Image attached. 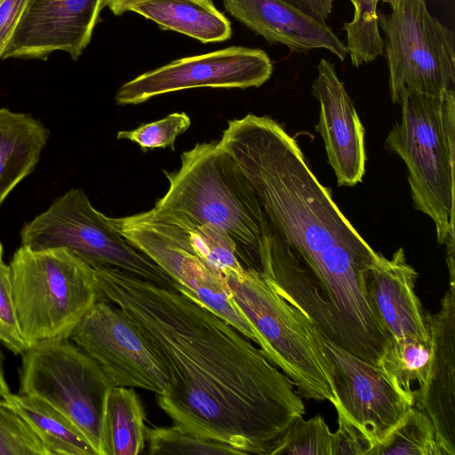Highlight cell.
I'll return each mask as SVG.
<instances>
[{
	"instance_id": "cell-1",
	"label": "cell",
	"mask_w": 455,
	"mask_h": 455,
	"mask_svg": "<svg viewBox=\"0 0 455 455\" xmlns=\"http://www.w3.org/2000/svg\"><path fill=\"white\" fill-rule=\"evenodd\" d=\"M94 274L100 296L124 312L162 366L169 390L156 400L174 425L242 454L273 455L306 409L265 353L187 292L115 267Z\"/></svg>"
},
{
	"instance_id": "cell-2",
	"label": "cell",
	"mask_w": 455,
	"mask_h": 455,
	"mask_svg": "<svg viewBox=\"0 0 455 455\" xmlns=\"http://www.w3.org/2000/svg\"><path fill=\"white\" fill-rule=\"evenodd\" d=\"M219 142L251 182L272 230L297 255L275 262L270 284L331 340L377 364L390 336L368 280L381 254L341 212L276 121L253 114L229 120Z\"/></svg>"
},
{
	"instance_id": "cell-3",
	"label": "cell",
	"mask_w": 455,
	"mask_h": 455,
	"mask_svg": "<svg viewBox=\"0 0 455 455\" xmlns=\"http://www.w3.org/2000/svg\"><path fill=\"white\" fill-rule=\"evenodd\" d=\"M169 187L153 209L183 212L227 235L244 267L259 272L272 228L247 177L219 141L196 144L180 156V166L164 171Z\"/></svg>"
},
{
	"instance_id": "cell-4",
	"label": "cell",
	"mask_w": 455,
	"mask_h": 455,
	"mask_svg": "<svg viewBox=\"0 0 455 455\" xmlns=\"http://www.w3.org/2000/svg\"><path fill=\"white\" fill-rule=\"evenodd\" d=\"M401 119L386 145L408 170L413 204L434 222L436 240L454 264L455 91L427 94L403 91Z\"/></svg>"
},
{
	"instance_id": "cell-5",
	"label": "cell",
	"mask_w": 455,
	"mask_h": 455,
	"mask_svg": "<svg viewBox=\"0 0 455 455\" xmlns=\"http://www.w3.org/2000/svg\"><path fill=\"white\" fill-rule=\"evenodd\" d=\"M9 265L27 347L41 340L69 339L100 298L94 268L66 249L20 245Z\"/></svg>"
},
{
	"instance_id": "cell-6",
	"label": "cell",
	"mask_w": 455,
	"mask_h": 455,
	"mask_svg": "<svg viewBox=\"0 0 455 455\" xmlns=\"http://www.w3.org/2000/svg\"><path fill=\"white\" fill-rule=\"evenodd\" d=\"M223 277L231 298L265 340L267 357L288 377L297 393L334 405L330 369L307 317L253 268Z\"/></svg>"
},
{
	"instance_id": "cell-7",
	"label": "cell",
	"mask_w": 455,
	"mask_h": 455,
	"mask_svg": "<svg viewBox=\"0 0 455 455\" xmlns=\"http://www.w3.org/2000/svg\"><path fill=\"white\" fill-rule=\"evenodd\" d=\"M20 245L35 250L63 248L93 268L115 267L163 287L178 283L148 256L130 243L91 204L82 188H71L25 223Z\"/></svg>"
},
{
	"instance_id": "cell-8",
	"label": "cell",
	"mask_w": 455,
	"mask_h": 455,
	"mask_svg": "<svg viewBox=\"0 0 455 455\" xmlns=\"http://www.w3.org/2000/svg\"><path fill=\"white\" fill-rule=\"evenodd\" d=\"M19 393L47 403L82 433L95 455L103 452L105 402L112 383L69 339L37 341L21 355Z\"/></svg>"
},
{
	"instance_id": "cell-9",
	"label": "cell",
	"mask_w": 455,
	"mask_h": 455,
	"mask_svg": "<svg viewBox=\"0 0 455 455\" xmlns=\"http://www.w3.org/2000/svg\"><path fill=\"white\" fill-rule=\"evenodd\" d=\"M377 10L384 32L389 92L398 103L403 91L440 94L455 91V36L427 9L426 0H395Z\"/></svg>"
},
{
	"instance_id": "cell-10",
	"label": "cell",
	"mask_w": 455,
	"mask_h": 455,
	"mask_svg": "<svg viewBox=\"0 0 455 455\" xmlns=\"http://www.w3.org/2000/svg\"><path fill=\"white\" fill-rule=\"evenodd\" d=\"M109 220L122 236L178 283L179 291L197 299L266 353L265 340L231 298L224 277L195 251L179 227L163 221L152 210Z\"/></svg>"
},
{
	"instance_id": "cell-11",
	"label": "cell",
	"mask_w": 455,
	"mask_h": 455,
	"mask_svg": "<svg viewBox=\"0 0 455 455\" xmlns=\"http://www.w3.org/2000/svg\"><path fill=\"white\" fill-rule=\"evenodd\" d=\"M69 339L101 368L113 386L156 395L168 392L169 380L142 336L118 306L101 296Z\"/></svg>"
},
{
	"instance_id": "cell-12",
	"label": "cell",
	"mask_w": 455,
	"mask_h": 455,
	"mask_svg": "<svg viewBox=\"0 0 455 455\" xmlns=\"http://www.w3.org/2000/svg\"><path fill=\"white\" fill-rule=\"evenodd\" d=\"M272 72V61L263 50L230 46L145 72L120 86L115 99L117 105H137L187 89L259 87Z\"/></svg>"
},
{
	"instance_id": "cell-13",
	"label": "cell",
	"mask_w": 455,
	"mask_h": 455,
	"mask_svg": "<svg viewBox=\"0 0 455 455\" xmlns=\"http://www.w3.org/2000/svg\"><path fill=\"white\" fill-rule=\"evenodd\" d=\"M329 366L340 411L373 446L382 442L412 406L376 364L342 348L313 325Z\"/></svg>"
},
{
	"instance_id": "cell-14",
	"label": "cell",
	"mask_w": 455,
	"mask_h": 455,
	"mask_svg": "<svg viewBox=\"0 0 455 455\" xmlns=\"http://www.w3.org/2000/svg\"><path fill=\"white\" fill-rule=\"evenodd\" d=\"M105 0H28L2 59L77 60L89 44Z\"/></svg>"
},
{
	"instance_id": "cell-15",
	"label": "cell",
	"mask_w": 455,
	"mask_h": 455,
	"mask_svg": "<svg viewBox=\"0 0 455 455\" xmlns=\"http://www.w3.org/2000/svg\"><path fill=\"white\" fill-rule=\"evenodd\" d=\"M312 94L320 106L315 129L323 140L338 185L353 187L362 182L366 162L364 128L329 60L322 59L317 66Z\"/></svg>"
},
{
	"instance_id": "cell-16",
	"label": "cell",
	"mask_w": 455,
	"mask_h": 455,
	"mask_svg": "<svg viewBox=\"0 0 455 455\" xmlns=\"http://www.w3.org/2000/svg\"><path fill=\"white\" fill-rule=\"evenodd\" d=\"M430 359L415 404L433 422L445 455H455V285H450L435 314H426Z\"/></svg>"
},
{
	"instance_id": "cell-17",
	"label": "cell",
	"mask_w": 455,
	"mask_h": 455,
	"mask_svg": "<svg viewBox=\"0 0 455 455\" xmlns=\"http://www.w3.org/2000/svg\"><path fill=\"white\" fill-rule=\"evenodd\" d=\"M233 18L269 44H281L302 52L325 49L343 61L346 44L331 28L285 0H223Z\"/></svg>"
},
{
	"instance_id": "cell-18",
	"label": "cell",
	"mask_w": 455,
	"mask_h": 455,
	"mask_svg": "<svg viewBox=\"0 0 455 455\" xmlns=\"http://www.w3.org/2000/svg\"><path fill=\"white\" fill-rule=\"evenodd\" d=\"M418 275L403 248L391 259L381 255L370 273L371 301L381 324L394 339L430 340L426 313L415 291Z\"/></svg>"
},
{
	"instance_id": "cell-19",
	"label": "cell",
	"mask_w": 455,
	"mask_h": 455,
	"mask_svg": "<svg viewBox=\"0 0 455 455\" xmlns=\"http://www.w3.org/2000/svg\"><path fill=\"white\" fill-rule=\"evenodd\" d=\"M47 140L46 128L31 115L0 108V207L33 172Z\"/></svg>"
},
{
	"instance_id": "cell-20",
	"label": "cell",
	"mask_w": 455,
	"mask_h": 455,
	"mask_svg": "<svg viewBox=\"0 0 455 455\" xmlns=\"http://www.w3.org/2000/svg\"><path fill=\"white\" fill-rule=\"evenodd\" d=\"M131 11L153 20L161 29L181 33L203 44L223 42L232 36L229 20L212 1L152 0Z\"/></svg>"
},
{
	"instance_id": "cell-21",
	"label": "cell",
	"mask_w": 455,
	"mask_h": 455,
	"mask_svg": "<svg viewBox=\"0 0 455 455\" xmlns=\"http://www.w3.org/2000/svg\"><path fill=\"white\" fill-rule=\"evenodd\" d=\"M3 398L30 427L49 455H95L78 428L47 403L20 393Z\"/></svg>"
},
{
	"instance_id": "cell-22",
	"label": "cell",
	"mask_w": 455,
	"mask_h": 455,
	"mask_svg": "<svg viewBox=\"0 0 455 455\" xmlns=\"http://www.w3.org/2000/svg\"><path fill=\"white\" fill-rule=\"evenodd\" d=\"M140 399L132 387H111L103 417L104 455H139L145 449L147 426Z\"/></svg>"
},
{
	"instance_id": "cell-23",
	"label": "cell",
	"mask_w": 455,
	"mask_h": 455,
	"mask_svg": "<svg viewBox=\"0 0 455 455\" xmlns=\"http://www.w3.org/2000/svg\"><path fill=\"white\" fill-rule=\"evenodd\" d=\"M151 210L163 221L179 227L195 251L222 276L244 269L235 243L227 235L178 211Z\"/></svg>"
},
{
	"instance_id": "cell-24",
	"label": "cell",
	"mask_w": 455,
	"mask_h": 455,
	"mask_svg": "<svg viewBox=\"0 0 455 455\" xmlns=\"http://www.w3.org/2000/svg\"><path fill=\"white\" fill-rule=\"evenodd\" d=\"M430 350V340L390 337L377 363V366L411 405L415 404L416 397V391L411 386L415 382L421 386L424 382Z\"/></svg>"
},
{
	"instance_id": "cell-25",
	"label": "cell",
	"mask_w": 455,
	"mask_h": 455,
	"mask_svg": "<svg viewBox=\"0 0 455 455\" xmlns=\"http://www.w3.org/2000/svg\"><path fill=\"white\" fill-rule=\"evenodd\" d=\"M445 455L427 414L412 405L403 419L368 455Z\"/></svg>"
},
{
	"instance_id": "cell-26",
	"label": "cell",
	"mask_w": 455,
	"mask_h": 455,
	"mask_svg": "<svg viewBox=\"0 0 455 455\" xmlns=\"http://www.w3.org/2000/svg\"><path fill=\"white\" fill-rule=\"evenodd\" d=\"M354 16L343 25L347 32V49L355 67L370 63L383 54L384 42L379 31L378 0H350Z\"/></svg>"
},
{
	"instance_id": "cell-27",
	"label": "cell",
	"mask_w": 455,
	"mask_h": 455,
	"mask_svg": "<svg viewBox=\"0 0 455 455\" xmlns=\"http://www.w3.org/2000/svg\"><path fill=\"white\" fill-rule=\"evenodd\" d=\"M148 453L194 454V455H238L240 451L233 446L201 437L177 426L147 428Z\"/></svg>"
},
{
	"instance_id": "cell-28",
	"label": "cell",
	"mask_w": 455,
	"mask_h": 455,
	"mask_svg": "<svg viewBox=\"0 0 455 455\" xmlns=\"http://www.w3.org/2000/svg\"><path fill=\"white\" fill-rule=\"evenodd\" d=\"M333 433L317 414L298 417L282 437L273 455H332Z\"/></svg>"
},
{
	"instance_id": "cell-29",
	"label": "cell",
	"mask_w": 455,
	"mask_h": 455,
	"mask_svg": "<svg viewBox=\"0 0 455 455\" xmlns=\"http://www.w3.org/2000/svg\"><path fill=\"white\" fill-rule=\"evenodd\" d=\"M190 124V117L185 112H173L157 121L142 124L136 129L119 131L116 138L131 140L143 151L165 148L174 150L176 138L186 132Z\"/></svg>"
},
{
	"instance_id": "cell-30",
	"label": "cell",
	"mask_w": 455,
	"mask_h": 455,
	"mask_svg": "<svg viewBox=\"0 0 455 455\" xmlns=\"http://www.w3.org/2000/svg\"><path fill=\"white\" fill-rule=\"evenodd\" d=\"M0 455H49L25 420L0 399Z\"/></svg>"
},
{
	"instance_id": "cell-31",
	"label": "cell",
	"mask_w": 455,
	"mask_h": 455,
	"mask_svg": "<svg viewBox=\"0 0 455 455\" xmlns=\"http://www.w3.org/2000/svg\"><path fill=\"white\" fill-rule=\"evenodd\" d=\"M0 343L12 354L22 355L27 345L21 336L13 299L11 268L4 260L0 242Z\"/></svg>"
},
{
	"instance_id": "cell-32",
	"label": "cell",
	"mask_w": 455,
	"mask_h": 455,
	"mask_svg": "<svg viewBox=\"0 0 455 455\" xmlns=\"http://www.w3.org/2000/svg\"><path fill=\"white\" fill-rule=\"evenodd\" d=\"M338 429L333 433L332 455H368L372 449L370 440L340 411Z\"/></svg>"
},
{
	"instance_id": "cell-33",
	"label": "cell",
	"mask_w": 455,
	"mask_h": 455,
	"mask_svg": "<svg viewBox=\"0 0 455 455\" xmlns=\"http://www.w3.org/2000/svg\"><path fill=\"white\" fill-rule=\"evenodd\" d=\"M28 0H3L0 3V59L19 23Z\"/></svg>"
},
{
	"instance_id": "cell-34",
	"label": "cell",
	"mask_w": 455,
	"mask_h": 455,
	"mask_svg": "<svg viewBox=\"0 0 455 455\" xmlns=\"http://www.w3.org/2000/svg\"><path fill=\"white\" fill-rule=\"evenodd\" d=\"M319 21L325 22L334 0H285Z\"/></svg>"
},
{
	"instance_id": "cell-35",
	"label": "cell",
	"mask_w": 455,
	"mask_h": 455,
	"mask_svg": "<svg viewBox=\"0 0 455 455\" xmlns=\"http://www.w3.org/2000/svg\"><path fill=\"white\" fill-rule=\"evenodd\" d=\"M148 1L152 0H105V7H108L113 12L114 15L120 16L123 13L131 11L132 8H133L137 4Z\"/></svg>"
},
{
	"instance_id": "cell-36",
	"label": "cell",
	"mask_w": 455,
	"mask_h": 455,
	"mask_svg": "<svg viewBox=\"0 0 455 455\" xmlns=\"http://www.w3.org/2000/svg\"><path fill=\"white\" fill-rule=\"evenodd\" d=\"M11 393L10 387L5 379L4 371V358L2 352L0 351V397L3 398L4 395Z\"/></svg>"
},
{
	"instance_id": "cell-37",
	"label": "cell",
	"mask_w": 455,
	"mask_h": 455,
	"mask_svg": "<svg viewBox=\"0 0 455 455\" xmlns=\"http://www.w3.org/2000/svg\"><path fill=\"white\" fill-rule=\"evenodd\" d=\"M379 1H382V2H384L386 4H388L390 5L395 0H378V2Z\"/></svg>"
},
{
	"instance_id": "cell-38",
	"label": "cell",
	"mask_w": 455,
	"mask_h": 455,
	"mask_svg": "<svg viewBox=\"0 0 455 455\" xmlns=\"http://www.w3.org/2000/svg\"><path fill=\"white\" fill-rule=\"evenodd\" d=\"M3 0H0V3L2 2Z\"/></svg>"
}]
</instances>
